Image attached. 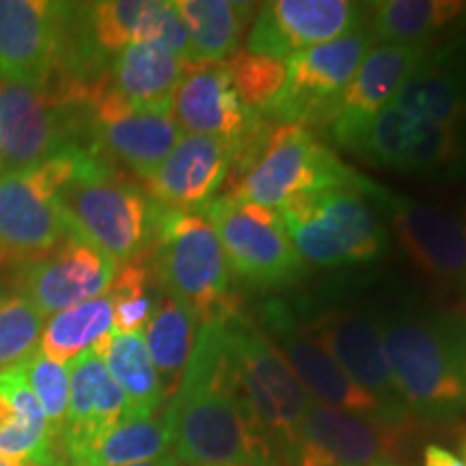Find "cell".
Here are the masks:
<instances>
[{
    "label": "cell",
    "mask_w": 466,
    "mask_h": 466,
    "mask_svg": "<svg viewBox=\"0 0 466 466\" xmlns=\"http://www.w3.org/2000/svg\"><path fill=\"white\" fill-rule=\"evenodd\" d=\"M423 63V46L382 44L367 52L359 72L330 108L326 127L333 130L335 141L352 151L374 116L393 104Z\"/></svg>",
    "instance_id": "obj_20"
},
{
    "label": "cell",
    "mask_w": 466,
    "mask_h": 466,
    "mask_svg": "<svg viewBox=\"0 0 466 466\" xmlns=\"http://www.w3.org/2000/svg\"><path fill=\"white\" fill-rule=\"evenodd\" d=\"M404 436V425H391L339 408L311 404L283 464L370 466L382 460H393Z\"/></svg>",
    "instance_id": "obj_13"
},
{
    "label": "cell",
    "mask_w": 466,
    "mask_h": 466,
    "mask_svg": "<svg viewBox=\"0 0 466 466\" xmlns=\"http://www.w3.org/2000/svg\"><path fill=\"white\" fill-rule=\"evenodd\" d=\"M0 466H20V464H15V462H9V460L0 458Z\"/></svg>",
    "instance_id": "obj_42"
},
{
    "label": "cell",
    "mask_w": 466,
    "mask_h": 466,
    "mask_svg": "<svg viewBox=\"0 0 466 466\" xmlns=\"http://www.w3.org/2000/svg\"><path fill=\"white\" fill-rule=\"evenodd\" d=\"M199 316L195 309H190L184 302L171 299L162 291V296L156 302L154 313L147 319L143 329V339L147 346V352L158 371L162 393L165 400H171L177 391L179 382L188 365L197 341V324Z\"/></svg>",
    "instance_id": "obj_29"
},
{
    "label": "cell",
    "mask_w": 466,
    "mask_h": 466,
    "mask_svg": "<svg viewBox=\"0 0 466 466\" xmlns=\"http://www.w3.org/2000/svg\"><path fill=\"white\" fill-rule=\"evenodd\" d=\"M69 3L0 0V80L48 89L66 56Z\"/></svg>",
    "instance_id": "obj_11"
},
{
    "label": "cell",
    "mask_w": 466,
    "mask_h": 466,
    "mask_svg": "<svg viewBox=\"0 0 466 466\" xmlns=\"http://www.w3.org/2000/svg\"><path fill=\"white\" fill-rule=\"evenodd\" d=\"M69 233L126 264L149 248L156 203L141 186L115 177L110 165L80 173L58 190Z\"/></svg>",
    "instance_id": "obj_6"
},
{
    "label": "cell",
    "mask_w": 466,
    "mask_h": 466,
    "mask_svg": "<svg viewBox=\"0 0 466 466\" xmlns=\"http://www.w3.org/2000/svg\"><path fill=\"white\" fill-rule=\"evenodd\" d=\"M74 147L93 149L86 104L0 80V175Z\"/></svg>",
    "instance_id": "obj_8"
},
{
    "label": "cell",
    "mask_w": 466,
    "mask_h": 466,
    "mask_svg": "<svg viewBox=\"0 0 466 466\" xmlns=\"http://www.w3.org/2000/svg\"><path fill=\"white\" fill-rule=\"evenodd\" d=\"M89 132L93 149L126 165L138 177H149L182 138L171 113L141 110L110 89L108 80L91 93Z\"/></svg>",
    "instance_id": "obj_14"
},
{
    "label": "cell",
    "mask_w": 466,
    "mask_h": 466,
    "mask_svg": "<svg viewBox=\"0 0 466 466\" xmlns=\"http://www.w3.org/2000/svg\"><path fill=\"white\" fill-rule=\"evenodd\" d=\"M173 450L165 417L124 419L104 432L74 466H130L162 458Z\"/></svg>",
    "instance_id": "obj_34"
},
{
    "label": "cell",
    "mask_w": 466,
    "mask_h": 466,
    "mask_svg": "<svg viewBox=\"0 0 466 466\" xmlns=\"http://www.w3.org/2000/svg\"><path fill=\"white\" fill-rule=\"evenodd\" d=\"M233 160L236 143L186 134L143 182L149 199L158 206L199 212L227 184Z\"/></svg>",
    "instance_id": "obj_21"
},
{
    "label": "cell",
    "mask_w": 466,
    "mask_h": 466,
    "mask_svg": "<svg viewBox=\"0 0 466 466\" xmlns=\"http://www.w3.org/2000/svg\"><path fill=\"white\" fill-rule=\"evenodd\" d=\"M151 268L158 288L195 309L201 322L225 319L229 305V261L217 231L201 212L168 209L156 203Z\"/></svg>",
    "instance_id": "obj_5"
},
{
    "label": "cell",
    "mask_w": 466,
    "mask_h": 466,
    "mask_svg": "<svg viewBox=\"0 0 466 466\" xmlns=\"http://www.w3.org/2000/svg\"><path fill=\"white\" fill-rule=\"evenodd\" d=\"M261 322H264L268 341L288 360L305 391L313 395L318 404L408 428V423L400 421L387 406L350 380L346 371L335 363V359L316 339H311L305 326L291 316L285 302H266L264 311H261Z\"/></svg>",
    "instance_id": "obj_12"
},
{
    "label": "cell",
    "mask_w": 466,
    "mask_h": 466,
    "mask_svg": "<svg viewBox=\"0 0 466 466\" xmlns=\"http://www.w3.org/2000/svg\"><path fill=\"white\" fill-rule=\"evenodd\" d=\"M126 398V419H149L165 404V393L141 333H110L96 348Z\"/></svg>",
    "instance_id": "obj_30"
},
{
    "label": "cell",
    "mask_w": 466,
    "mask_h": 466,
    "mask_svg": "<svg viewBox=\"0 0 466 466\" xmlns=\"http://www.w3.org/2000/svg\"><path fill=\"white\" fill-rule=\"evenodd\" d=\"M20 376L25 378L39 406L44 408L46 419H48L52 434L56 442H61L63 430H66L67 406H69V374L67 365L56 363L46 357L44 352H35L25 363L15 365ZM61 450V445H58Z\"/></svg>",
    "instance_id": "obj_38"
},
{
    "label": "cell",
    "mask_w": 466,
    "mask_h": 466,
    "mask_svg": "<svg viewBox=\"0 0 466 466\" xmlns=\"http://www.w3.org/2000/svg\"><path fill=\"white\" fill-rule=\"evenodd\" d=\"M363 179L360 175L357 184H343L307 195L318 220L346 264H365L380 258L387 247L382 220L360 190Z\"/></svg>",
    "instance_id": "obj_26"
},
{
    "label": "cell",
    "mask_w": 466,
    "mask_h": 466,
    "mask_svg": "<svg viewBox=\"0 0 466 466\" xmlns=\"http://www.w3.org/2000/svg\"><path fill=\"white\" fill-rule=\"evenodd\" d=\"M359 177L307 127L264 119L236 145L223 197L279 209L300 195L357 184Z\"/></svg>",
    "instance_id": "obj_3"
},
{
    "label": "cell",
    "mask_w": 466,
    "mask_h": 466,
    "mask_svg": "<svg viewBox=\"0 0 466 466\" xmlns=\"http://www.w3.org/2000/svg\"><path fill=\"white\" fill-rule=\"evenodd\" d=\"M220 66L225 67L244 106L259 115L275 102L279 91L285 85V74H288L285 72V61L253 55L248 50L233 52Z\"/></svg>",
    "instance_id": "obj_37"
},
{
    "label": "cell",
    "mask_w": 466,
    "mask_h": 466,
    "mask_svg": "<svg viewBox=\"0 0 466 466\" xmlns=\"http://www.w3.org/2000/svg\"><path fill=\"white\" fill-rule=\"evenodd\" d=\"M466 15L460 0H384L370 5L374 42L419 46Z\"/></svg>",
    "instance_id": "obj_31"
},
{
    "label": "cell",
    "mask_w": 466,
    "mask_h": 466,
    "mask_svg": "<svg viewBox=\"0 0 466 466\" xmlns=\"http://www.w3.org/2000/svg\"><path fill=\"white\" fill-rule=\"evenodd\" d=\"M352 151L376 167L436 173L462 162L466 138L389 104L367 126Z\"/></svg>",
    "instance_id": "obj_18"
},
{
    "label": "cell",
    "mask_w": 466,
    "mask_h": 466,
    "mask_svg": "<svg viewBox=\"0 0 466 466\" xmlns=\"http://www.w3.org/2000/svg\"><path fill=\"white\" fill-rule=\"evenodd\" d=\"M171 116L182 132L240 143L264 116L247 108L220 66L188 67L173 93Z\"/></svg>",
    "instance_id": "obj_22"
},
{
    "label": "cell",
    "mask_w": 466,
    "mask_h": 466,
    "mask_svg": "<svg viewBox=\"0 0 466 466\" xmlns=\"http://www.w3.org/2000/svg\"><path fill=\"white\" fill-rule=\"evenodd\" d=\"M393 106L466 138V80L458 74L425 61L401 86Z\"/></svg>",
    "instance_id": "obj_32"
},
{
    "label": "cell",
    "mask_w": 466,
    "mask_h": 466,
    "mask_svg": "<svg viewBox=\"0 0 466 466\" xmlns=\"http://www.w3.org/2000/svg\"><path fill=\"white\" fill-rule=\"evenodd\" d=\"M302 326L311 339H316L335 359L350 380L387 406L400 421L408 423L410 415L393 382L380 330L374 319L352 309L335 307L326 309Z\"/></svg>",
    "instance_id": "obj_19"
},
{
    "label": "cell",
    "mask_w": 466,
    "mask_h": 466,
    "mask_svg": "<svg viewBox=\"0 0 466 466\" xmlns=\"http://www.w3.org/2000/svg\"><path fill=\"white\" fill-rule=\"evenodd\" d=\"M85 25L100 55H116L130 44L165 46L186 63L188 31L175 3L165 0H106L85 5Z\"/></svg>",
    "instance_id": "obj_23"
},
{
    "label": "cell",
    "mask_w": 466,
    "mask_h": 466,
    "mask_svg": "<svg viewBox=\"0 0 466 466\" xmlns=\"http://www.w3.org/2000/svg\"><path fill=\"white\" fill-rule=\"evenodd\" d=\"M199 212L212 223L227 261L242 281L270 289L305 275V261L291 244L279 209L220 195Z\"/></svg>",
    "instance_id": "obj_9"
},
{
    "label": "cell",
    "mask_w": 466,
    "mask_h": 466,
    "mask_svg": "<svg viewBox=\"0 0 466 466\" xmlns=\"http://www.w3.org/2000/svg\"><path fill=\"white\" fill-rule=\"evenodd\" d=\"M462 451H464V462H466V436H464V441H462Z\"/></svg>",
    "instance_id": "obj_43"
},
{
    "label": "cell",
    "mask_w": 466,
    "mask_h": 466,
    "mask_svg": "<svg viewBox=\"0 0 466 466\" xmlns=\"http://www.w3.org/2000/svg\"><path fill=\"white\" fill-rule=\"evenodd\" d=\"M165 421L173 436V456L182 466L283 462L244 398L223 319L201 324Z\"/></svg>",
    "instance_id": "obj_1"
},
{
    "label": "cell",
    "mask_w": 466,
    "mask_h": 466,
    "mask_svg": "<svg viewBox=\"0 0 466 466\" xmlns=\"http://www.w3.org/2000/svg\"><path fill=\"white\" fill-rule=\"evenodd\" d=\"M0 458L20 466H66L44 408L15 367L0 371Z\"/></svg>",
    "instance_id": "obj_25"
},
{
    "label": "cell",
    "mask_w": 466,
    "mask_h": 466,
    "mask_svg": "<svg viewBox=\"0 0 466 466\" xmlns=\"http://www.w3.org/2000/svg\"><path fill=\"white\" fill-rule=\"evenodd\" d=\"M46 318L20 291H0V371L25 363L39 350Z\"/></svg>",
    "instance_id": "obj_36"
},
{
    "label": "cell",
    "mask_w": 466,
    "mask_h": 466,
    "mask_svg": "<svg viewBox=\"0 0 466 466\" xmlns=\"http://www.w3.org/2000/svg\"><path fill=\"white\" fill-rule=\"evenodd\" d=\"M119 264L100 248L69 236L46 258L20 266L17 291L48 319L80 302L106 296Z\"/></svg>",
    "instance_id": "obj_17"
},
{
    "label": "cell",
    "mask_w": 466,
    "mask_h": 466,
    "mask_svg": "<svg viewBox=\"0 0 466 466\" xmlns=\"http://www.w3.org/2000/svg\"><path fill=\"white\" fill-rule=\"evenodd\" d=\"M223 322L227 326L233 367L250 412L268 439L275 442L279 456L285 460L296 442L309 406L313 404L311 395L305 391L279 350L268 341L266 335L259 333L258 326L238 316L236 311L229 313Z\"/></svg>",
    "instance_id": "obj_7"
},
{
    "label": "cell",
    "mask_w": 466,
    "mask_h": 466,
    "mask_svg": "<svg viewBox=\"0 0 466 466\" xmlns=\"http://www.w3.org/2000/svg\"><path fill=\"white\" fill-rule=\"evenodd\" d=\"M113 330V302L108 296H100L48 318L39 341V352L56 363L67 365L80 354L96 350Z\"/></svg>",
    "instance_id": "obj_33"
},
{
    "label": "cell",
    "mask_w": 466,
    "mask_h": 466,
    "mask_svg": "<svg viewBox=\"0 0 466 466\" xmlns=\"http://www.w3.org/2000/svg\"><path fill=\"white\" fill-rule=\"evenodd\" d=\"M177 14L188 31V67L218 66L242 42L244 28L259 5L229 3V0H177Z\"/></svg>",
    "instance_id": "obj_28"
},
{
    "label": "cell",
    "mask_w": 466,
    "mask_h": 466,
    "mask_svg": "<svg viewBox=\"0 0 466 466\" xmlns=\"http://www.w3.org/2000/svg\"><path fill=\"white\" fill-rule=\"evenodd\" d=\"M100 165L108 162L96 149L74 147L0 175V268L42 259L72 236L58 206V190Z\"/></svg>",
    "instance_id": "obj_4"
},
{
    "label": "cell",
    "mask_w": 466,
    "mask_h": 466,
    "mask_svg": "<svg viewBox=\"0 0 466 466\" xmlns=\"http://www.w3.org/2000/svg\"><path fill=\"white\" fill-rule=\"evenodd\" d=\"M370 5L348 0H275L259 5L247 50L283 61L296 52L333 42L363 28Z\"/></svg>",
    "instance_id": "obj_16"
},
{
    "label": "cell",
    "mask_w": 466,
    "mask_h": 466,
    "mask_svg": "<svg viewBox=\"0 0 466 466\" xmlns=\"http://www.w3.org/2000/svg\"><path fill=\"white\" fill-rule=\"evenodd\" d=\"M370 466H401V464L395 462V460H382V462H376V464H370Z\"/></svg>",
    "instance_id": "obj_41"
},
{
    "label": "cell",
    "mask_w": 466,
    "mask_h": 466,
    "mask_svg": "<svg viewBox=\"0 0 466 466\" xmlns=\"http://www.w3.org/2000/svg\"><path fill=\"white\" fill-rule=\"evenodd\" d=\"M360 190L389 212L406 255L423 272L466 288V217L430 203H417L363 179Z\"/></svg>",
    "instance_id": "obj_15"
},
{
    "label": "cell",
    "mask_w": 466,
    "mask_h": 466,
    "mask_svg": "<svg viewBox=\"0 0 466 466\" xmlns=\"http://www.w3.org/2000/svg\"><path fill=\"white\" fill-rule=\"evenodd\" d=\"M374 48L370 26L296 52L285 63V85L261 116L296 126H326L330 108L346 89L367 52Z\"/></svg>",
    "instance_id": "obj_10"
},
{
    "label": "cell",
    "mask_w": 466,
    "mask_h": 466,
    "mask_svg": "<svg viewBox=\"0 0 466 466\" xmlns=\"http://www.w3.org/2000/svg\"><path fill=\"white\" fill-rule=\"evenodd\" d=\"M376 326L408 415L430 423L466 419V316L401 311Z\"/></svg>",
    "instance_id": "obj_2"
},
{
    "label": "cell",
    "mask_w": 466,
    "mask_h": 466,
    "mask_svg": "<svg viewBox=\"0 0 466 466\" xmlns=\"http://www.w3.org/2000/svg\"><path fill=\"white\" fill-rule=\"evenodd\" d=\"M423 466H466V462L445 447L428 445L423 450Z\"/></svg>",
    "instance_id": "obj_39"
},
{
    "label": "cell",
    "mask_w": 466,
    "mask_h": 466,
    "mask_svg": "<svg viewBox=\"0 0 466 466\" xmlns=\"http://www.w3.org/2000/svg\"><path fill=\"white\" fill-rule=\"evenodd\" d=\"M186 63L165 46L138 42L110 61L108 85L134 108L171 113L173 93L182 83Z\"/></svg>",
    "instance_id": "obj_27"
},
{
    "label": "cell",
    "mask_w": 466,
    "mask_h": 466,
    "mask_svg": "<svg viewBox=\"0 0 466 466\" xmlns=\"http://www.w3.org/2000/svg\"><path fill=\"white\" fill-rule=\"evenodd\" d=\"M130 466H182L179 460L173 456V453H167V456L149 460V462H138V464H130Z\"/></svg>",
    "instance_id": "obj_40"
},
{
    "label": "cell",
    "mask_w": 466,
    "mask_h": 466,
    "mask_svg": "<svg viewBox=\"0 0 466 466\" xmlns=\"http://www.w3.org/2000/svg\"><path fill=\"white\" fill-rule=\"evenodd\" d=\"M151 281H156L154 268L147 259V250L138 258L126 261L116 270V277L108 289L113 302L115 333H141L154 313L160 296L151 294Z\"/></svg>",
    "instance_id": "obj_35"
},
{
    "label": "cell",
    "mask_w": 466,
    "mask_h": 466,
    "mask_svg": "<svg viewBox=\"0 0 466 466\" xmlns=\"http://www.w3.org/2000/svg\"><path fill=\"white\" fill-rule=\"evenodd\" d=\"M69 406L61 436V456L74 466L83 453L127 415L126 398L96 350L67 363Z\"/></svg>",
    "instance_id": "obj_24"
}]
</instances>
